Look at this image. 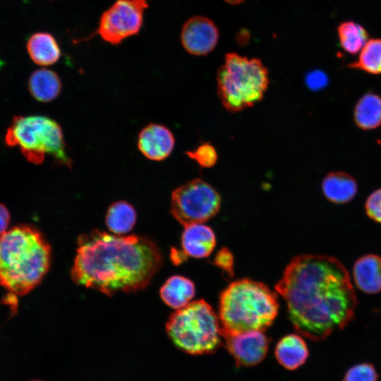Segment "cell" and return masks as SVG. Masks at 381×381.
I'll return each instance as SVG.
<instances>
[{"label":"cell","mask_w":381,"mask_h":381,"mask_svg":"<svg viewBox=\"0 0 381 381\" xmlns=\"http://www.w3.org/2000/svg\"><path fill=\"white\" fill-rule=\"evenodd\" d=\"M286 302L295 330L312 341L327 338L355 317L356 292L345 266L325 255H299L275 286Z\"/></svg>","instance_id":"6da1fadb"},{"label":"cell","mask_w":381,"mask_h":381,"mask_svg":"<svg viewBox=\"0 0 381 381\" xmlns=\"http://www.w3.org/2000/svg\"><path fill=\"white\" fill-rule=\"evenodd\" d=\"M162 261L160 250L147 238L94 230L78 238L71 278L109 296L135 292L150 284Z\"/></svg>","instance_id":"7a4b0ae2"},{"label":"cell","mask_w":381,"mask_h":381,"mask_svg":"<svg viewBox=\"0 0 381 381\" xmlns=\"http://www.w3.org/2000/svg\"><path fill=\"white\" fill-rule=\"evenodd\" d=\"M51 247L35 226L18 225L0 235V284L8 291L24 296L47 273Z\"/></svg>","instance_id":"3957f363"},{"label":"cell","mask_w":381,"mask_h":381,"mask_svg":"<svg viewBox=\"0 0 381 381\" xmlns=\"http://www.w3.org/2000/svg\"><path fill=\"white\" fill-rule=\"evenodd\" d=\"M278 309L277 294L265 284L250 279L233 282L219 296L222 336L265 331L273 323Z\"/></svg>","instance_id":"277c9868"},{"label":"cell","mask_w":381,"mask_h":381,"mask_svg":"<svg viewBox=\"0 0 381 381\" xmlns=\"http://www.w3.org/2000/svg\"><path fill=\"white\" fill-rule=\"evenodd\" d=\"M217 81L222 105L235 113L253 107L263 98L269 76L260 59L229 53L218 70Z\"/></svg>","instance_id":"5b68a950"},{"label":"cell","mask_w":381,"mask_h":381,"mask_svg":"<svg viewBox=\"0 0 381 381\" xmlns=\"http://www.w3.org/2000/svg\"><path fill=\"white\" fill-rule=\"evenodd\" d=\"M166 330L173 344L190 355L212 353L222 344L219 316L204 300L176 310L169 317Z\"/></svg>","instance_id":"8992f818"},{"label":"cell","mask_w":381,"mask_h":381,"mask_svg":"<svg viewBox=\"0 0 381 381\" xmlns=\"http://www.w3.org/2000/svg\"><path fill=\"white\" fill-rule=\"evenodd\" d=\"M5 143L18 147L28 162L42 164L46 156L59 165L71 167L62 129L54 119L42 115L15 116L7 129Z\"/></svg>","instance_id":"52a82bcc"},{"label":"cell","mask_w":381,"mask_h":381,"mask_svg":"<svg viewBox=\"0 0 381 381\" xmlns=\"http://www.w3.org/2000/svg\"><path fill=\"white\" fill-rule=\"evenodd\" d=\"M220 205L219 193L201 179L188 181L171 193V213L184 227L208 221L219 212Z\"/></svg>","instance_id":"ba28073f"},{"label":"cell","mask_w":381,"mask_h":381,"mask_svg":"<svg viewBox=\"0 0 381 381\" xmlns=\"http://www.w3.org/2000/svg\"><path fill=\"white\" fill-rule=\"evenodd\" d=\"M150 1L115 0L100 16L93 35H99L111 45H119L138 35L143 26L144 14Z\"/></svg>","instance_id":"9c48e42d"},{"label":"cell","mask_w":381,"mask_h":381,"mask_svg":"<svg viewBox=\"0 0 381 381\" xmlns=\"http://www.w3.org/2000/svg\"><path fill=\"white\" fill-rule=\"evenodd\" d=\"M223 337L229 353L239 366L256 365L267 356L270 339L263 331H248Z\"/></svg>","instance_id":"30bf717a"},{"label":"cell","mask_w":381,"mask_h":381,"mask_svg":"<svg viewBox=\"0 0 381 381\" xmlns=\"http://www.w3.org/2000/svg\"><path fill=\"white\" fill-rule=\"evenodd\" d=\"M219 40L215 24L209 18L194 16L183 24L181 31V42L188 53L203 56L211 52Z\"/></svg>","instance_id":"8fae6325"},{"label":"cell","mask_w":381,"mask_h":381,"mask_svg":"<svg viewBox=\"0 0 381 381\" xmlns=\"http://www.w3.org/2000/svg\"><path fill=\"white\" fill-rule=\"evenodd\" d=\"M174 145L172 132L161 124L150 123L138 135V147L150 160L162 161L166 159L172 152Z\"/></svg>","instance_id":"7c38bea8"},{"label":"cell","mask_w":381,"mask_h":381,"mask_svg":"<svg viewBox=\"0 0 381 381\" xmlns=\"http://www.w3.org/2000/svg\"><path fill=\"white\" fill-rule=\"evenodd\" d=\"M216 238L211 228L202 224L185 226L181 236L183 253L195 258L209 256L214 248Z\"/></svg>","instance_id":"4fadbf2b"},{"label":"cell","mask_w":381,"mask_h":381,"mask_svg":"<svg viewBox=\"0 0 381 381\" xmlns=\"http://www.w3.org/2000/svg\"><path fill=\"white\" fill-rule=\"evenodd\" d=\"M353 279L356 287L368 294L381 291V257L367 254L359 258L353 267Z\"/></svg>","instance_id":"5bb4252c"},{"label":"cell","mask_w":381,"mask_h":381,"mask_svg":"<svg viewBox=\"0 0 381 381\" xmlns=\"http://www.w3.org/2000/svg\"><path fill=\"white\" fill-rule=\"evenodd\" d=\"M325 197L334 204H345L352 200L357 194L356 180L345 171L327 174L321 184Z\"/></svg>","instance_id":"9a60e30c"},{"label":"cell","mask_w":381,"mask_h":381,"mask_svg":"<svg viewBox=\"0 0 381 381\" xmlns=\"http://www.w3.org/2000/svg\"><path fill=\"white\" fill-rule=\"evenodd\" d=\"M26 49L32 61L39 66L53 65L61 56L57 40L48 32L32 34L27 41Z\"/></svg>","instance_id":"2e32d148"},{"label":"cell","mask_w":381,"mask_h":381,"mask_svg":"<svg viewBox=\"0 0 381 381\" xmlns=\"http://www.w3.org/2000/svg\"><path fill=\"white\" fill-rule=\"evenodd\" d=\"M275 357L279 363L289 370H294L306 361L309 352L304 339L291 334L282 338L276 345Z\"/></svg>","instance_id":"e0dca14e"},{"label":"cell","mask_w":381,"mask_h":381,"mask_svg":"<svg viewBox=\"0 0 381 381\" xmlns=\"http://www.w3.org/2000/svg\"><path fill=\"white\" fill-rule=\"evenodd\" d=\"M62 89V83L58 74L45 68L32 73L28 80V90L37 101L49 102L56 99Z\"/></svg>","instance_id":"ac0fdd59"},{"label":"cell","mask_w":381,"mask_h":381,"mask_svg":"<svg viewBox=\"0 0 381 381\" xmlns=\"http://www.w3.org/2000/svg\"><path fill=\"white\" fill-rule=\"evenodd\" d=\"M356 126L363 131L377 128L381 126V97L369 92L361 96L353 109Z\"/></svg>","instance_id":"d6986e66"},{"label":"cell","mask_w":381,"mask_h":381,"mask_svg":"<svg viewBox=\"0 0 381 381\" xmlns=\"http://www.w3.org/2000/svg\"><path fill=\"white\" fill-rule=\"evenodd\" d=\"M195 288L193 282L183 276L169 277L160 289L162 301L174 309H180L193 298Z\"/></svg>","instance_id":"ffe728a7"},{"label":"cell","mask_w":381,"mask_h":381,"mask_svg":"<svg viewBox=\"0 0 381 381\" xmlns=\"http://www.w3.org/2000/svg\"><path fill=\"white\" fill-rule=\"evenodd\" d=\"M136 217V212L129 202L119 200L108 208L105 222L110 231L122 235L131 231L135 224Z\"/></svg>","instance_id":"44dd1931"},{"label":"cell","mask_w":381,"mask_h":381,"mask_svg":"<svg viewBox=\"0 0 381 381\" xmlns=\"http://www.w3.org/2000/svg\"><path fill=\"white\" fill-rule=\"evenodd\" d=\"M337 34L341 47L351 54L359 52L368 40V33L365 28L352 20L340 23Z\"/></svg>","instance_id":"7402d4cb"},{"label":"cell","mask_w":381,"mask_h":381,"mask_svg":"<svg viewBox=\"0 0 381 381\" xmlns=\"http://www.w3.org/2000/svg\"><path fill=\"white\" fill-rule=\"evenodd\" d=\"M347 67L369 74H381V38L368 40L360 51L358 59Z\"/></svg>","instance_id":"603a6c76"},{"label":"cell","mask_w":381,"mask_h":381,"mask_svg":"<svg viewBox=\"0 0 381 381\" xmlns=\"http://www.w3.org/2000/svg\"><path fill=\"white\" fill-rule=\"evenodd\" d=\"M186 154L203 168L212 167L216 164L218 157L217 150L208 143L201 144L196 149L188 151Z\"/></svg>","instance_id":"cb8c5ba5"},{"label":"cell","mask_w":381,"mask_h":381,"mask_svg":"<svg viewBox=\"0 0 381 381\" xmlns=\"http://www.w3.org/2000/svg\"><path fill=\"white\" fill-rule=\"evenodd\" d=\"M377 379L378 375L373 365L362 363L348 369L343 381H377Z\"/></svg>","instance_id":"d4e9b609"},{"label":"cell","mask_w":381,"mask_h":381,"mask_svg":"<svg viewBox=\"0 0 381 381\" xmlns=\"http://www.w3.org/2000/svg\"><path fill=\"white\" fill-rule=\"evenodd\" d=\"M365 210L370 219L381 224V188L368 195L365 202Z\"/></svg>","instance_id":"484cf974"},{"label":"cell","mask_w":381,"mask_h":381,"mask_svg":"<svg viewBox=\"0 0 381 381\" xmlns=\"http://www.w3.org/2000/svg\"><path fill=\"white\" fill-rule=\"evenodd\" d=\"M306 82L310 89L318 90L327 85L328 78L324 72L320 70H315L307 74Z\"/></svg>","instance_id":"4316f807"},{"label":"cell","mask_w":381,"mask_h":381,"mask_svg":"<svg viewBox=\"0 0 381 381\" xmlns=\"http://www.w3.org/2000/svg\"><path fill=\"white\" fill-rule=\"evenodd\" d=\"M214 264L226 271L228 274H233L234 257L226 248H222L214 258Z\"/></svg>","instance_id":"83f0119b"},{"label":"cell","mask_w":381,"mask_h":381,"mask_svg":"<svg viewBox=\"0 0 381 381\" xmlns=\"http://www.w3.org/2000/svg\"><path fill=\"white\" fill-rule=\"evenodd\" d=\"M10 222V213L7 207L0 203V235L7 230Z\"/></svg>","instance_id":"f1b7e54d"},{"label":"cell","mask_w":381,"mask_h":381,"mask_svg":"<svg viewBox=\"0 0 381 381\" xmlns=\"http://www.w3.org/2000/svg\"><path fill=\"white\" fill-rule=\"evenodd\" d=\"M224 1H225L228 4H233V5H236V4H241L244 0H224Z\"/></svg>","instance_id":"f546056e"},{"label":"cell","mask_w":381,"mask_h":381,"mask_svg":"<svg viewBox=\"0 0 381 381\" xmlns=\"http://www.w3.org/2000/svg\"><path fill=\"white\" fill-rule=\"evenodd\" d=\"M32 381H43V380H32Z\"/></svg>","instance_id":"4dcf8cb0"}]
</instances>
